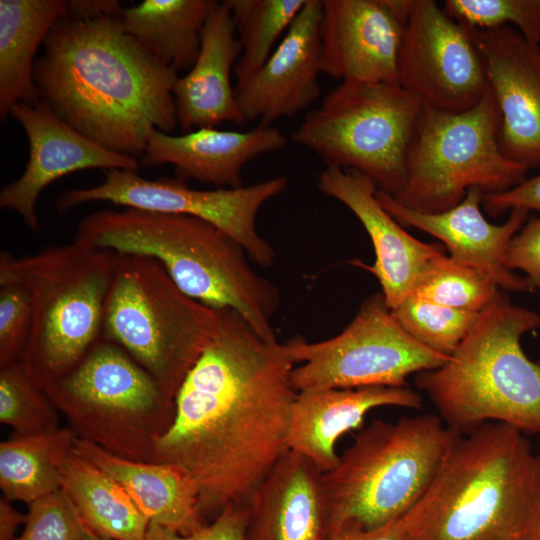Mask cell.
Listing matches in <instances>:
<instances>
[{"mask_svg":"<svg viewBox=\"0 0 540 540\" xmlns=\"http://www.w3.org/2000/svg\"><path fill=\"white\" fill-rule=\"evenodd\" d=\"M443 9L470 29L512 23L528 41L540 44V0H446Z\"/></svg>","mask_w":540,"mask_h":540,"instance_id":"obj_34","label":"cell"},{"mask_svg":"<svg viewBox=\"0 0 540 540\" xmlns=\"http://www.w3.org/2000/svg\"><path fill=\"white\" fill-rule=\"evenodd\" d=\"M9 115L23 127L29 156L22 175L0 192V207L16 212L32 231L39 229L36 204L59 178L85 169L139 172L137 158L111 151L61 119L44 102L18 103Z\"/></svg>","mask_w":540,"mask_h":540,"instance_id":"obj_15","label":"cell"},{"mask_svg":"<svg viewBox=\"0 0 540 540\" xmlns=\"http://www.w3.org/2000/svg\"><path fill=\"white\" fill-rule=\"evenodd\" d=\"M295 366L285 343L261 338L236 311L221 309L150 461L177 465L192 477L203 517L248 505L288 450Z\"/></svg>","mask_w":540,"mask_h":540,"instance_id":"obj_1","label":"cell"},{"mask_svg":"<svg viewBox=\"0 0 540 540\" xmlns=\"http://www.w3.org/2000/svg\"><path fill=\"white\" fill-rule=\"evenodd\" d=\"M482 204L485 211L492 216L499 215L515 207L540 212V174L525 179L522 183L507 191L484 193Z\"/></svg>","mask_w":540,"mask_h":540,"instance_id":"obj_40","label":"cell"},{"mask_svg":"<svg viewBox=\"0 0 540 540\" xmlns=\"http://www.w3.org/2000/svg\"><path fill=\"white\" fill-rule=\"evenodd\" d=\"M220 319L221 309L183 293L155 259L117 254L101 338L127 351L174 400Z\"/></svg>","mask_w":540,"mask_h":540,"instance_id":"obj_8","label":"cell"},{"mask_svg":"<svg viewBox=\"0 0 540 540\" xmlns=\"http://www.w3.org/2000/svg\"><path fill=\"white\" fill-rule=\"evenodd\" d=\"M71 428L13 435L0 443V488L3 497L27 505L61 489L63 466L74 450Z\"/></svg>","mask_w":540,"mask_h":540,"instance_id":"obj_29","label":"cell"},{"mask_svg":"<svg viewBox=\"0 0 540 540\" xmlns=\"http://www.w3.org/2000/svg\"><path fill=\"white\" fill-rule=\"evenodd\" d=\"M56 410L20 362L0 368V422L12 427L14 435L58 429Z\"/></svg>","mask_w":540,"mask_h":540,"instance_id":"obj_33","label":"cell"},{"mask_svg":"<svg viewBox=\"0 0 540 540\" xmlns=\"http://www.w3.org/2000/svg\"><path fill=\"white\" fill-rule=\"evenodd\" d=\"M287 144L271 126L248 131L200 127L179 136L153 129L147 138L140 165L171 164L178 179L196 180L217 188L244 186L241 172L251 160Z\"/></svg>","mask_w":540,"mask_h":540,"instance_id":"obj_21","label":"cell"},{"mask_svg":"<svg viewBox=\"0 0 540 540\" xmlns=\"http://www.w3.org/2000/svg\"><path fill=\"white\" fill-rule=\"evenodd\" d=\"M248 517V505H229L210 524L187 535L150 522L145 540H245Z\"/></svg>","mask_w":540,"mask_h":540,"instance_id":"obj_38","label":"cell"},{"mask_svg":"<svg viewBox=\"0 0 540 540\" xmlns=\"http://www.w3.org/2000/svg\"><path fill=\"white\" fill-rule=\"evenodd\" d=\"M321 477L288 449L249 499L245 540H328Z\"/></svg>","mask_w":540,"mask_h":540,"instance_id":"obj_24","label":"cell"},{"mask_svg":"<svg viewBox=\"0 0 540 540\" xmlns=\"http://www.w3.org/2000/svg\"><path fill=\"white\" fill-rule=\"evenodd\" d=\"M539 327L540 312L499 291L450 359L415 374L416 385L458 434L488 422L540 433V361L521 346L522 336Z\"/></svg>","mask_w":540,"mask_h":540,"instance_id":"obj_4","label":"cell"},{"mask_svg":"<svg viewBox=\"0 0 540 540\" xmlns=\"http://www.w3.org/2000/svg\"><path fill=\"white\" fill-rule=\"evenodd\" d=\"M26 515L15 509L5 497L0 499V540H14L19 525L25 524Z\"/></svg>","mask_w":540,"mask_h":540,"instance_id":"obj_41","label":"cell"},{"mask_svg":"<svg viewBox=\"0 0 540 540\" xmlns=\"http://www.w3.org/2000/svg\"><path fill=\"white\" fill-rule=\"evenodd\" d=\"M404 330L426 347L451 356L479 313L447 307L411 294L391 309Z\"/></svg>","mask_w":540,"mask_h":540,"instance_id":"obj_32","label":"cell"},{"mask_svg":"<svg viewBox=\"0 0 540 540\" xmlns=\"http://www.w3.org/2000/svg\"><path fill=\"white\" fill-rule=\"evenodd\" d=\"M104 180L92 187L72 189L59 195L58 212L96 201L126 208L181 214L204 220L224 231L247 252L251 261L268 268L275 260L271 244L257 231L259 210L287 187V179L274 177L239 188L198 190L178 178L147 179L138 172L107 169Z\"/></svg>","mask_w":540,"mask_h":540,"instance_id":"obj_13","label":"cell"},{"mask_svg":"<svg viewBox=\"0 0 540 540\" xmlns=\"http://www.w3.org/2000/svg\"><path fill=\"white\" fill-rule=\"evenodd\" d=\"M506 265L511 271H523L530 290L540 293V218H529L513 237Z\"/></svg>","mask_w":540,"mask_h":540,"instance_id":"obj_39","label":"cell"},{"mask_svg":"<svg viewBox=\"0 0 540 540\" xmlns=\"http://www.w3.org/2000/svg\"><path fill=\"white\" fill-rule=\"evenodd\" d=\"M61 490L86 531L116 540H145L149 519L114 478L74 450L63 466Z\"/></svg>","mask_w":540,"mask_h":540,"instance_id":"obj_28","label":"cell"},{"mask_svg":"<svg viewBox=\"0 0 540 540\" xmlns=\"http://www.w3.org/2000/svg\"><path fill=\"white\" fill-rule=\"evenodd\" d=\"M234 20L242 51L233 73L236 85L251 78L291 27L306 0H224Z\"/></svg>","mask_w":540,"mask_h":540,"instance_id":"obj_30","label":"cell"},{"mask_svg":"<svg viewBox=\"0 0 540 540\" xmlns=\"http://www.w3.org/2000/svg\"><path fill=\"white\" fill-rule=\"evenodd\" d=\"M85 531L60 489L28 504L24 530L14 540H82Z\"/></svg>","mask_w":540,"mask_h":540,"instance_id":"obj_35","label":"cell"},{"mask_svg":"<svg viewBox=\"0 0 540 540\" xmlns=\"http://www.w3.org/2000/svg\"><path fill=\"white\" fill-rule=\"evenodd\" d=\"M75 240L153 258L187 296L215 309H232L261 338L277 341L272 319L281 301L279 288L258 274L242 245L216 226L181 214L107 209L87 215Z\"/></svg>","mask_w":540,"mask_h":540,"instance_id":"obj_3","label":"cell"},{"mask_svg":"<svg viewBox=\"0 0 540 540\" xmlns=\"http://www.w3.org/2000/svg\"><path fill=\"white\" fill-rule=\"evenodd\" d=\"M498 292L499 286L487 274L443 254L429 263L412 294L454 309L480 313Z\"/></svg>","mask_w":540,"mask_h":540,"instance_id":"obj_31","label":"cell"},{"mask_svg":"<svg viewBox=\"0 0 540 540\" xmlns=\"http://www.w3.org/2000/svg\"><path fill=\"white\" fill-rule=\"evenodd\" d=\"M497 102L503 153L540 167V47L516 28L471 29Z\"/></svg>","mask_w":540,"mask_h":540,"instance_id":"obj_17","label":"cell"},{"mask_svg":"<svg viewBox=\"0 0 540 540\" xmlns=\"http://www.w3.org/2000/svg\"><path fill=\"white\" fill-rule=\"evenodd\" d=\"M439 474L422 500L402 517L370 531H346L328 540H426L440 496Z\"/></svg>","mask_w":540,"mask_h":540,"instance_id":"obj_37","label":"cell"},{"mask_svg":"<svg viewBox=\"0 0 540 540\" xmlns=\"http://www.w3.org/2000/svg\"><path fill=\"white\" fill-rule=\"evenodd\" d=\"M33 323L31 295L18 284L0 285V368L20 362Z\"/></svg>","mask_w":540,"mask_h":540,"instance_id":"obj_36","label":"cell"},{"mask_svg":"<svg viewBox=\"0 0 540 540\" xmlns=\"http://www.w3.org/2000/svg\"><path fill=\"white\" fill-rule=\"evenodd\" d=\"M216 0H144L122 8L124 31L159 63L190 69L200 50L203 26Z\"/></svg>","mask_w":540,"mask_h":540,"instance_id":"obj_27","label":"cell"},{"mask_svg":"<svg viewBox=\"0 0 540 540\" xmlns=\"http://www.w3.org/2000/svg\"><path fill=\"white\" fill-rule=\"evenodd\" d=\"M74 451L114 478L150 522L182 535L206 524L197 486L183 468L124 459L81 438Z\"/></svg>","mask_w":540,"mask_h":540,"instance_id":"obj_25","label":"cell"},{"mask_svg":"<svg viewBox=\"0 0 540 540\" xmlns=\"http://www.w3.org/2000/svg\"><path fill=\"white\" fill-rule=\"evenodd\" d=\"M540 540V539H539Z\"/></svg>","mask_w":540,"mask_h":540,"instance_id":"obj_43","label":"cell"},{"mask_svg":"<svg viewBox=\"0 0 540 540\" xmlns=\"http://www.w3.org/2000/svg\"><path fill=\"white\" fill-rule=\"evenodd\" d=\"M35 60L39 98L61 119L105 148L137 158L153 129L178 125V72L150 56L120 16L61 18Z\"/></svg>","mask_w":540,"mask_h":540,"instance_id":"obj_2","label":"cell"},{"mask_svg":"<svg viewBox=\"0 0 540 540\" xmlns=\"http://www.w3.org/2000/svg\"><path fill=\"white\" fill-rule=\"evenodd\" d=\"M411 0H322L321 72L335 79L398 83Z\"/></svg>","mask_w":540,"mask_h":540,"instance_id":"obj_16","label":"cell"},{"mask_svg":"<svg viewBox=\"0 0 540 540\" xmlns=\"http://www.w3.org/2000/svg\"><path fill=\"white\" fill-rule=\"evenodd\" d=\"M457 435L434 414L372 421L322 473L328 538L374 530L408 513L429 491Z\"/></svg>","mask_w":540,"mask_h":540,"instance_id":"obj_6","label":"cell"},{"mask_svg":"<svg viewBox=\"0 0 540 540\" xmlns=\"http://www.w3.org/2000/svg\"><path fill=\"white\" fill-rule=\"evenodd\" d=\"M82 540H116V539L101 537L93 533H90L88 531H85Z\"/></svg>","mask_w":540,"mask_h":540,"instance_id":"obj_42","label":"cell"},{"mask_svg":"<svg viewBox=\"0 0 540 540\" xmlns=\"http://www.w3.org/2000/svg\"><path fill=\"white\" fill-rule=\"evenodd\" d=\"M78 438L136 462H150L175 400L127 351L99 339L68 372L43 389Z\"/></svg>","mask_w":540,"mask_h":540,"instance_id":"obj_9","label":"cell"},{"mask_svg":"<svg viewBox=\"0 0 540 540\" xmlns=\"http://www.w3.org/2000/svg\"><path fill=\"white\" fill-rule=\"evenodd\" d=\"M501 116L488 88L473 108L442 112L422 105L406 156L401 205L441 213L458 205L471 188L507 191L526 179V166L508 158L499 143Z\"/></svg>","mask_w":540,"mask_h":540,"instance_id":"obj_10","label":"cell"},{"mask_svg":"<svg viewBox=\"0 0 540 540\" xmlns=\"http://www.w3.org/2000/svg\"><path fill=\"white\" fill-rule=\"evenodd\" d=\"M116 258L75 240L25 257L0 254V285L18 284L31 295L33 323L20 364L41 389L101 339Z\"/></svg>","mask_w":540,"mask_h":540,"instance_id":"obj_7","label":"cell"},{"mask_svg":"<svg viewBox=\"0 0 540 540\" xmlns=\"http://www.w3.org/2000/svg\"><path fill=\"white\" fill-rule=\"evenodd\" d=\"M295 366L297 392L369 386L404 387L411 374L443 366L450 356L418 342L394 317L382 293L364 300L338 335L318 342L285 343Z\"/></svg>","mask_w":540,"mask_h":540,"instance_id":"obj_12","label":"cell"},{"mask_svg":"<svg viewBox=\"0 0 540 540\" xmlns=\"http://www.w3.org/2000/svg\"><path fill=\"white\" fill-rule=\"evenodd\" d=\"M421 109L420 100L399 84L345 81L306 114L292 140L326 166L357 171L397 198Z\"/></svg>","mask_w":540,"mask_h":540,"instance_id":"obj_11","label":"cell"},{"mask_svg":"<svg viewBox=\"0 0 540 540\" xmlns=\"http://www.w3.org/2000/svg\"><path fill=\"white\" fill-rule=\"evenodd\" d=\"M484 192L467 191L456 206L441 213H421L401 205L392 196L377 190L382 207L400 224L416 227L441 240L453 260L477 268L507 291H531L524 278L506 265L513 237L528 220L529 211L515 207L502 225L487 221L480 210Z\"/></svg>","mask_w":540,"mask_h":540,"instance_id":"obj_20","label":"cell"},{"mask_svg":"<svg viewBox=\"0 0 540 540\" xmlns=\"http://www.w3.org/2000/svg\"><path fill=\"white\" fill-rule=\"evenodd\" d=\"M439 478L426 540L540 539V455L523 432L488 422L458 434Z\"/></svg>","mask_w":540,"mask_h":540,"instance_id":"obj_5","label":"cell"},{"mask_svg":"<svg viewBox=\"0 0 540 540\" xmlns=\"http://www.w3.org/2000/svg\"><path fill=\"white\" fill-rule=\"evenodd\" d=\"M384 406L421 409L422 397L407 386L298 392L292 407L288 449L305 456L326 473L339 461L338 439L346 432L360 428L370 410Z\"/></svg>","mask_w":540,"mask_h":540,"instance_id":"obj_22","label":"cell"},{"mask_svg":"<svg viewBox=\"0 0 540 540\" xmlns=\"http://www.w3.org/2000/svg\"><path fill=\"white\" fill-rule=\"evenodd\" d=\"M68 16L64 0L0 1V118L18 103L40 100L34 82L36 51L51 28Z\"/></svg>","mask_w":540,"mask_h":540,"instance_id":"obj_26","label":"cell"},{"mask_svg":"<svg viewBox=\"0 0 540 540\" xmlns=\"http://www.w3.org/2000/svg\"><path fill=\"white\" fill-rule=\"evenodd\" d=\"M241 51L231 10L225 1L219 2L203 26L194 64L186 75L178 77L173 88L183 133L194 127H216L224 122L242 126L248 122L231 85V71Z\"/></svg>","mask_w":540,"mask_h":540,"instance_id":"obj_23","label":"cell"},{"mask_svg":"<svg viewBox=\"0 0 540 540\" xmlns=\"http://www.w3.org/2000/svg\"><path fill=\"white\" fill-rule=\"evenodd\" d=\"M398 83L424 107L450 113L475 107L489 88L472 30L433 0H411L399 49Z\"/></svg>","mask_w":540,"mask_h":540,"instance_id":"obj_14","label":"cell"},{"mask_svg":"<svg viewBox=\"0 0 540 540\" xmlns=\"http://www.w3.org/2000/svg\"><path fill=\"white\" fill-rule=\"evenodd\" d=\"M317 187L349 208L365 228L375 262L354 264L378 279L386 304L395 308L413 293L429 263L444 254L443 247L422 242L404 230L378 201L375 184L357 171L326 166L318 175Z\"/></svg>","mask_w":540,"mask_h":540,"instance_id":"obj_18","label":"cell"},{"mask_svg":"<svg viewBox=\"0 0 540 540\" xmlns=\"http://www.w3.org/2000/svg\"><path fill=\"white\" fill-rule=\"evenodd\" d=\"M322 0H306L295 21L263 66L235 86L239 108L247 121L261 125L291 117L312 105L321 94Z\"/></svg>","mask_w":540,"mask_h":540,"instance_id":"obj_19","label":"cell"}]
</instances>
